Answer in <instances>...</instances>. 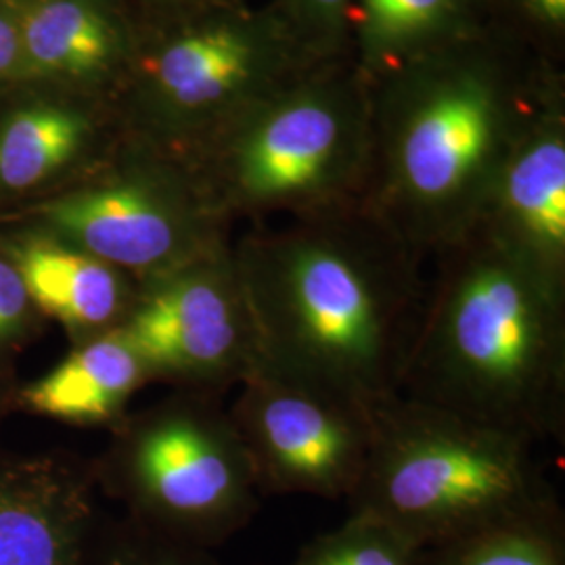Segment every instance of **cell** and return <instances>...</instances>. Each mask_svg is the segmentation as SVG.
<instances>
[{
    "mask_svg": "<svg viewBox=\"0 0 565 565\" xmlns=\"http://www.w3.org/2000/svg\"><path fill=\"white\" fill-rule=\"evenodd\" d=\"M471 231L565 302V95L530 124Z\"/></svg>",
    "mask_w": 565,
    "mask_h": 565,
    "instance_id": "cell-12",
    "label": "cell"
},
{
    "mask_svg": "<svg viewBox=\"0 0 565 565\" xmlns=\"http://www.w3.org/2000/svg\"><path fill=\"white\" fill-rule=\"evenodd\" d=\"M18 82H21L20 18L0 7V95Z\"/></svg>",
    "mask_w": 565,
    "mask_h": 565,
    "instance_id": "cell-24",
    "label": "cell"
},
{
    "mask_svg": "<svg viewBox=\"0 0 565 565\" xmlns=\"http://www.w3.org/2000/svg\"><path fill=\"white\" fill-rule=\"evenodd\" d=\"M273 4L315 57H348L352 0H273Z\"/></svg>",
    "mask_w": 565,
    "mask_h": 565,
    "instance_id": "cell-22",
    "label": "cell"
},
{
    "mask_svg": "<svg viewBox=\"0 0 565 565\" xmlns=\"http://www.w3.org/2000/svg\"><path fill=\"white\" fill-rule=\"evenodd\" d=\"M97 490L93 461L0 448V565H84Z\"/></svg>",
    "mask_w": 565,
    "mask_h": 565,
    "instance_id": "cell-13",
    "label": "cell"
},
{
    "mask_svg": "<svg viewBox=\"0 0 565 565\" xmlns=\"http://www.w3.org/2000/svg\"><path fill=\"white\" fill-rule=\"evenodd\" d=\"M120 139L109 103L18 82L0 95V216L81 181Z\"/></svg>",
    "mask_w": 565,
    "mask_h": 565,
    "instance_id": "cell-11",
    "label": "cell"
},
{
    "mask_svg": "<svg viewBox=\"0 0 565 565\" xmlns=\"http://www.w3.org/2000/svg\"><path fill=\"white\" fill-rule=\"evenodd\" d=\"M532 443L446 408L392 396L350 513L392 525L425 551L494 525L562 515Z\"/></svg>",
    "mask_w": 565,
    "mask_h": 565,
    "instance_id": "cell-5",
    "label": "cell"
},
{
    "mask_svg": "<svg viewBox=\"0 0 565 565\" xmlns=\"http://www.w3.org/2000/svg\"><path fill=\"white\" fill-rule=\"evenodd\" d=\"M84 565H216L200 546L182 545L132 520L99 522Z\"/></svg>",
    "mask_w": 565,
    "mask_h": 565,
    "instance_id": "cell-20",
    "label": "cell"
},
{
    "mask_svg": "<svg viewBox=\"0 0 565 565\" xmlns=\"http://www.w3.org/2000/svg\"><path fill=\"white\" fill-rule=\"evenodd\" d=\"M401 396L518 434L565 436V302L480 231L436 254Z\"/></svg>",
    "mask_w": 565,
    "mask_h": 565,
    "instance_id": "cell-3",
    "label": "cell"
},
{
    "mask_svg": "<svg viewBox=\"0 0 565 565\" xmlns=\"http://www.w3.org/2000/svg\"><path fill=\"white\" fill-rule=\"evenodd\" d=\"M2 223L49 231L137 282L231 245V224L212 210L189 168L124 135L81 181L0 216Z\"/></svg>",
    "mask_w": 565,
    "mask_h": 565,
    "instance_id": "cell-8",
    "label": "cell"
},
{
    "mask_svg": "<svg viewBox=\"0 0 565 565\" xmlns=\"http://www.w3.org/2000/svg\"><path fill=\"white\" fill-rule=\"evenodd\" d=\"M20 380L18 377H7L0 375V429L7 422L9 415L15 413V390H18Z\"/></svg>",
    "mask_w": 565,
    "mask_h": 565,
    "instance_id": "cell-26",
    "label": "cell"
},
{
    "mask_svg": "<svg viewBox=\"0 0 565 565\" xmlns=\"http://www.w3.org/2000/svg\"><path fill=\"white\" fill-rule=\"evenodd\" d=\"M323 61L273 2L147 11L109 105L124 137L181 158Z\"/></svg>",
    "mask_w": 565,
    "mask_h": 565,
    "instance_id": "cell-6",
    "label": "cell"
},
{
    "mask_svg": "<svg viewBox=\"0 0 565 565\" xmlns=\"http://www.w3.org/2000/svg\"><path fill=\"white\" fill-rule=\"evenodd\" d=\"M231 252L260 363L369 406L401 394L425 258L363 202L254 224Z\"/></svg>",
    "mask_w": 565,
    "mask_h": 565,
    "instance_id": "cell-2",
    "label": "cell"
},
{
    "mask_svg": "<svg viewBox=\"0 0 565 565\" xmlns=\"http://www.w3.org/2000/svg\"><path fill=\"white\" fill-rule=\"evenodd\" d=\"M137 13L147 11H163L177 7H191V4H210V2H247V0H128Z\"/></svg>",
    "mask_w": 565,
    "mask_h": 565,
    "instance_id": "cell-25",
    "label": "cell"
},
{
    "mask_svg": "<svg viewBox=\"0 0 565 565\" xmlns=\"http://www.w3.org/2000/svg\"><path fill=\"white\" fill-rule=\"evenodd\" d=\"M18 18L21 81L111 102L137 41L128 0H41Z\"/></svg>",
    "mask_w": 565,
    "mask_h": 565,
    "instance_id": "cell-14",
    "label": "cell"
},
{
    "mask_svg": "<svg viewBox=\"0 0 565 565\" xmlns=\"http://www.w3.org/2000/svg\"><path fill=\"white\" fill-rule=\"evenodd\" d=\"M46 323L20 273L0 252V375L18 377L21 354L41 338Z\"/></svg>",
    "mask_w": 565,
    "mask_h": 565,
    "instance_id": "cell-21",
    "label": "cell"
},
{
    "mask_svg": "<svg viewBox=\"0 0 565 565\" xmlns=\"http://www.w3.org/2000/svg\"><path fill=\"white\" fill-rule=\"evenodd\" d=\"M0 252L70 345L120 329L137 298L139 282L132 277L36 226L0 224Z\"/></svg>",
    "mask_w": 565,
    "mask_h": 565,
    "instance_id": "cell-15",
    "label": "cell"
},
{
    "mask_svg": "<svg viewBox=\"0 0 565 565\" xmlns=\"http://www.w3.org/2000/svg\"><path fill=\"white\" fill-rule=\"evenodd\" d=\"M369 88L363 205L424 258L476 226L515 145L564 95L545 51L509 21Z\"/></svg>",
    "mask_w": 565,
    "mask_h": 565,
    "instance_id": "cell-1",
    "label": "cell"
},
{
    "mask_svg": "<svg viewBox=\"0 0 565 565\" xmlns=\"http://www.w3.org/2000/svg\"><path fill=\"white\" fill-rule=\"evenodd\" d=\"M291 565H427V551L373 515L350 513Z\"/></svg>",
    "mask_w": 565,
    "mask_h": 565,
    "instance_id": "cell-19",
    "label": "cell"
},
{
    "mask_svg": "<svg viewBox=\"0 0 565 565\" xmlns=\"http://www.w3.org/2000/svg\"><path fill=\"white\" fill-rule=\"evenodd\" d=\"M179 160L231 226L363 202L371 88L348 57L323 61Z\"/></svg>",
    "mask_w": 565,
    "mask_h": 565,
    "instance_id": "cell-4",
    "label": "cell"
},
{
    "mask_svg": "<svg viewBox=\"0 0 565 565\" xmlns=\"http://www.w3.org/2000/svg\"><path fill=\"white\" fill-rule=\"evenodd\" d=\"M427 565H565L562 515L488 527L427 551Z\"/></svg>",
    "mask_w": 565,
    "mask_h": 565,
    "instance_id": "cell-18",
    "label": "cell"
},
{
    "mask_svg": "<svg viewBox=\"0 0 565 565\" xmlns=\"http://www.w3.org/2000/svg\"><path fill=\"white\" fill-rule=\"evenodd\" d=\"M147 384L151 382L139 352L124 331L116 329L70 345L65 359L42 377L20 382L15 413L111 431Z\"/></svg>",
    "mask_w": 565,
    "mask_h": 565,
    "instance_id": "cell-17",
    "label": "cell"
},
{
    "mask_svg": "<svg viewBox=\"0 0 565 565\" xmlns=\"http://www.w3.org/2000/svg\"><path fill=\"white\" fill-rule=\"evenodd\" d=\"M120 329L149 382L172 392L223 398L260 363L231 245L139 282Z\"/></svg>",
    "mask_w": 565,
    "mask_h": 565,
    "instance_id": "cell-10",
    "label": "cell"
},
{
    "mask_svg": "<svg viewBox=\"0 0 565 565\" xmlns=\"http://www.w3.org/2000/svg\"><path fill=\"white\" fill-rule=\"evenodd\" d=\"M501 21V0H352L348 60L375 86Z\"/></svg>",
    "mask_w": 565,
    "mask_h": 565,
    "instance_id": "cell-16",
    "label": "cell"
},
{
    "mask_svg": "<svg viewBox=\"0 0 565 565\" xmlns=\"http://www.w3.org/2000/svg\"><path fill=\"white\" fill-rule=\"evenodd\" d=\"M93 469L128 520L200 548L242 530L263 497L228 406L200 392L128 413Z\"/></svg>",
    "mask_w": 565,
    "mask_h": 565,
    "instance_id": "cell-7",
    "label": "cell"
},
{
    "mask_svg": "<svg viewBox=\"0 0 565 565\" xmlns=\"http://www.w3.org/2000/svg\"><path fill=\"white\" fill-rule=\"evenodd\" d=\"M228 415L263 494L345 499L375 440V406L266 364L243 380Z\"/></svg>",
    "mask_w": 565,
    "mask_h": 565,
    "instance_id": "cell-9",
    "label": "cell"
},
{
    "mask_svg": "<svg viewBox=\"0 0 565 565\" xmlns=\"http://www.w3.org/2000/svg\"><path fill=\"white\" fill-rule=\"evenodd\" d=\"M503 15L541 49L565 34V0H501Z\"/></svg>",
    "mask_w": 565,
    "mask_h": 565,
    "instance_id": "cell-23",
    "label": "cell"
},
{
    "mask_svg": "<svg viewBox=\"0 0 565 565\" xmlns=\"http://www.w3.org/2000/svg\"><path fill=\"white\" fill-rule=\"evenodd\" d=\"M36 2H41V0H0V7H4V9H9V11L20 15L21 11H25L28 7H32Z\"/></svg>",
    "mask_w": 565,
    "mask_h": 565,
    "instance_id": "cell-27",
    "label": "cell"
}]
</instances>
